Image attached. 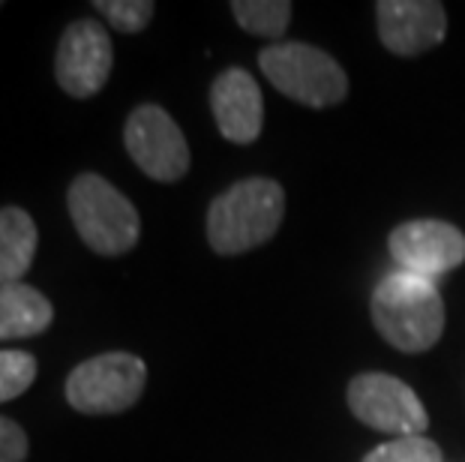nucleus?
I'll return each instance as SVG.
<instances>
[{
    "label": "nucleus",
    "mask_w": 465,
    "mask_h": 462,
    "mask_svg": "<svg viewBox=\"0 0 465 462\" xmlns=\"http://www.w3.org/2000/svg\"><path fill=\"white\" fill-rule=\"evenodd\" d=\"M124 144L133 162L151 181L174 183L190 172V144H186L181 126L160 105H138L126 117Z\"/></svg>",
    "instance_id": "nucleus-7"
},
{
    "label": "nucleus",
    "mask_w": 465,
    "mask_h": 462,
    "mask_svg": "<svg viewBox=\"0 0 465 462\" xmlns=\"http://www.w3.org/2000/svg\"><path fill=\"white\" fill-rule=\"evenodd\" d=\"M211 112L223 139L234 144H252L264 126L262 87L241 66H229L225 73L216 75L211 87Z\"/></svg>",
    "instance_id": "nucleus-11"
},
{
    "label": "nucleus",
    "mask_w": 465,
    "mask_h": 462,
    "mask_svg": "<svg viewBox=\"0 0 465 462\" xmlns=\"http://www.w3.org/2000/svg\"><path fill=\"white\" fill-rule=\"evenodd\" d=\"M27 436L25 429L9 418H0V462H25Z\"/></svg>",
    "instance_id": "nucleus-18"
},
{
    "label": "nucleus",
    "mask_w": 465,
    "mask_h": 462,
    "mask_svg": "<svg viewBox=\"0 0 465 462\" xmlns=\"http://www.w3.org/2000/svg\"><path fill=\"white\" fill-rule=\"evenodd\" d=\"M363 462H444L441 447L427 436L391 438L363 457Z\"/></svg>",
    "instance_id": "nucleus-15"
},
{
    "label": "nucleus",
    "mask_w": 465,
    "mask_h": 462,
    "mask_svg": "<svg viewBox=\"0 0 465 462\" xmlns=\"http://www.w3.org/2000/svg\"><path fill=\"white\" fill-rule=\"evenodd\" d=\"M69 216L87 247L100 255H124L138 243L142 220L133 202L100 174H78L66 195Z\"/></svg>",
    "instance_id": "nucleus-3"
},
{
    "label": "nucleus",
    "mask_w": 465,
    "mask_h": 462,
    "mask_svg": "<svg viewBox=\"0 0 465 462\" xmlns=\"http://www.w3.org/2000/svg\"><path fill=\"white\" fill-rule=\"evenodd\" d=\"M349 408L363 427L388 432L393 438L423 436L430 415L405 381L388 372H361L349 385Z\"/></svg>",
    "instance_id": "nucleus-6"
},
{
    "label": "nucleus",
    "mask_w": 465,
    "mask_h": 462,
    "mask_svg": "<svg viewBox=\"0 0 465 462\" xmlns=\"http://www.w3.org/2000/svg\"><path fill=\"white\" fill-rule=\"evenodd\" d=\"M375 330L405 355L430 351L444 333V303L439 285L414 273L393 270L372 291Z\"/></svg>",
    "instance_id": "nucleus-1"
},
{
    "label": "nucleus",
    "mask_w": 465,
    "mask_h": 462,
    "mask_svg": "<svg viewBox=\"0 0 465 462\" xmlns=\"http://www.w3.org/2000/svg\"><path fill=\"white\" fill-rule=\"evenodd\" d=\"M36 358L27 351H0V402L18 399L34 385Z\"/></svg>",
    "instance_id": "nucleus-16"
},
{
    "label": "nucleus",
    "mask_w": 465,
    "mask_h": 462,
    "mask_svg": "<svg viewBox=\"0 0 465 462\" xmlns=\"http://www.w3.org/2000/svg\"><path fill=\"white\" fill-rule=\"evenodd\" d=\"M147 367L130 351H108L78 363L66 378V402L82 415H117L144 393Z\"/></svg>",
    "instance_id": "nucleus-5"
},
{
    "label": "nucleus",
    "mask_w": 465,
    "mask_h": 462,
    "mask_svg": "<svg viewBox=\"0 0 465 462\" xmlns=\"http://www.w3.org/2000/svg\"><path fill=\"white\" fill-rule=\"evenodd\" d=\"M285 192L271 178H246L216 195L207 208V243L220 255L262 247L280 231Z\"/></svg>",
    "instance_id": "nucleus-2"
},
{
    "label": "nucleus",
    "mask_w": 465,
    "mask_h": 462,
    "mask_svg": "<svg viewBox=\"0 0 465 462\" xmlns=\"http://www.w3.org/2000/svg\"><path fill=\"white\" fill-rule=\"evenodd\" d=\"M388 250L402 273L435 282L465 261V234L444 220H411L391 231Z\"/></svg>",
    "instance_id": "nucleus-8"
},
{
    "label": "nucleus",
    "mask_w": 465,
    "mask_h": 462,
    "mask_svg": "<svg viewBox=\"0 0 465 462\" xmlns=\"http://www.w3.org/2000/svg\"><path fill=\"white\" fill-rule=\"evenodd\" d=\"M234 22L252 36L276 39L289 31L292 4L289 0H234L232 4Z\"/></svg>",
    "instance_id": "nucleus-14"
},
{
    "label": "nucleus",
    "mask_w": 465,
    "mask_h": 462,
    "mask_svg": "<svg viewBox=\"0 0 465 462\" xmlns=\"http://www.w3.org/2000/svg\"><path fill=\"white\" fill-rule=\"evenodd\" d=\"M0 9H4V4H0Z\"/></svg>",
    "instance_id": "nucleus-19"
},
{
    "label": "nucleus",
    "mask_w": 465,
    "mask_h": 462,
    "mask_svg": "<svg viewBox=\"0 0 465 462\" xmlns=\"http://www.w3.org/2000/svg\"><path fill=\"white\" fill-rule=\"evenodd\" d=\"M264 78L289 100L310 108H331L349 96L345 70L328 52L306 43H271L262 48Z\"/></svg>",
    "instance_id": "nucleus-4"
},
{
    "label": "nucleus",
    "mask_w": 465,
    "mask_h": 462,
    "mask_svg": "<svg viewBox=\"0 0 465 462\" xmlns=\"http://www.w3.org/2000/svg\"><path fill=\"white\" fill-rule=\"evenodd\" d=\"M375 22L381 45L400 57L430 52L448 34V13L435 0H379Z\"/></svg>",
    "instance_id": "nucleus-10"
},
{
    "label": "nucleus",
    "mask_w": 465,
    "mask_h": 462,
    "mask_svg": "<svg viewBox=\"0 0 465 462\" xmlns=\"http://www.w3.org/2000/svg\"><path fill=\"white\" fill-rule=\"evenodd\" d=\"M52 321V300L39 289L25 282L0 285V342L36 337V333L48 330Z\"/></svg>",
    "instance_id": "nucleus-12"
},
{
    "label": "nucleus",
    "mask_w": 465,
    "mask_h": 462,
    "mask_svg": "<svg viewBox=\"0 0 465 462\" xmlns=\"http://www.w3.org/2000/svg\"><path fill=\"white\" fill-rule=\"evenodd\" d=\"M112 64L114 52L112 36L105 34V27L94 22V18H78L61 36L54 57V75L57 84L69 96L87 100V96L103 91V84L112 75Z\"/></svg>",
    "instance_id": "nucleus-9"
},
{
    "label": "nucleus",
    "mask_w": 465,
    "mask_h": 462,
    "mask_svg": "<svg viewBox=\"0 0 465 462\" xmlns=\"http://www.w3.org/2000/svg\"><path fill=\"white\" fill-rule=\"evenodd\" d=\"M36 255V222L22 208H0V285H15Z\"/></svg>",
    "instance_id": "nucleus-13"
},
{
    "label": "nucleus",
    "mask_w": 465,
    "mask_h": 462,
    "mask_svg": "<svg viewBox=\"0 0 465 462\" xmlns=\"http://www.w3.org/2000/svg\"><path fill=\"white\" fill-rule=\"evenodd\" d=\"M96 13L105 15V22L121 34H138L151 25L153 4L151 0H96Z\"/></svg>",
    "instance_id": "nucleus-17"
}]
</instances>
